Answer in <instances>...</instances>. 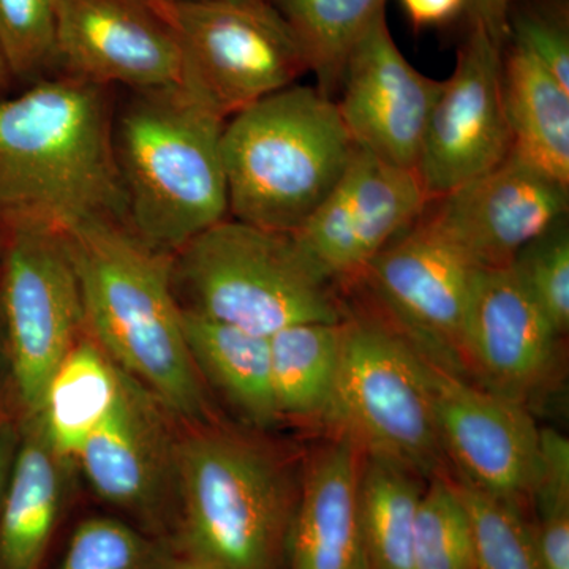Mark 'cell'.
Instances as JSON below:
<instances>
[{
    "instance_id": "cell-1",
    "label": "cell",
    "mask_w": 569,
    "mask_h": 569,
    "mask_svg": "<svg viewBox=\"0 0 569 569\" xmlns=\"http://www.w3.org/2000/svg\"><path fill=\"white\" fill-rule=\"evenodd\" d=\"M126 213L102 86L63 74L0 97V227L67 233Z\"/></svg>"
},
{
    "instance_id": "cell-2",
    "label": "cell",
    "mask_w": 569,
    "mask_h": 569,
    "mask_svg": "<svg viewBox=\"0 0 569 569\" xmlns=\"http://www.w3.org/2000/svg\"><path fill=\"white\" fill-rule=\"evenodd\" d=\"M63 234L97 346L176 415L203 418V387L183 336L171 254L144 244L118 220H92Z\"/></svg>"
},
{
    "instance_id": "cell-3",
    "label": "cell",
    "mask_w": 569,
    "mask_h": 569,
    "mask_svg": "<svg viewBox=\"0 0 569 569\" xmlns=\"http://www.w3.org/2000/svg\"><path fill=\"white\" fill-rule=\"evenodd\" d=\"M227 119L182 86L134 92L114 126L126 213L138 238L173 254L230 213Z\"/></svg>"
},
{
    "instance_id": "cell-4",
    "label": "cell",
    "mask_w": 569,
    "mask_h": 569,
    "mask_svg": "<svg viewBox=\"0 0 569 569\" xmlns=\"http://www.w3.org/2000/svg\"><path fill=\"white\" fill-rule=\"evenodd\" d=\"M336 100L291 84L224 123L228 208L234 220L295 233L323 203L353 157Z\"/></svg>"
},
{
    "instance_id": "cell-5",
    "label": "cell",
    "mask_w": 569,
    "mask_h": 569,
    "mask_svg": "<svg viewBox=\"0 0 569 569\" xmlns=\"http://www.w3.org/2000/svg\"><path fill=\"white\" fill-rule=\"evenodd\" d=\"M181 309L269 337L288 326L340 323L329 282L293 236L224 219L171 254Z\"/></svg>"
},
{
    "instance_id": "cell-6",
    "label": "cell",
    "mask_w": 569,
    "mask_h": 569,
    "mask_svg": "<svg viewBox=\"0 0 569 569\" xmlns=\"http://www.w3.org/2000/svg\"><path fill=\"white\" fill-rule=\"evenodd\" d=\"M174 470L186 563L279 569L296 503L263 449L227 433H200L176 449Z\"/></svg>"
},
{
    "instance_id": "cell-7",
    "label": "cell",
    "mask_w": 569,
    "mask_h": 569,
    "mask_svg": "<svg viewBox=\"0 0 569 569\" xmlns=\"http://www.w3.org/2000/svg\"><path fill=\"white\" fill-rule=\"evenodd\" d=\"M326 421L366 458L436 475L445 452L425 358L391 321H342L339 372Z\"/></svg>"
},
{
    "instance_id": "cell-8",
    "label": "cell",
    "mask_w": 569,
    "mask_h": 569,
    "mask_svg": "<svg viewBox=\"0 0 569 569\" xmlns=\"http://www.w3.org/2000/svg\"><path fill=\"white\" fill-rule=\"evenodd\" d=\"M182 51V88L231 118L309 71L268 0H157Z\"/></svg>"
},
{
    "instance_id": "cell-9",
    "label": "cell",
    "mask_w": 569,
    "mask_h": 569,
    "mask_svg": "<svg viewBox=\"0 0 569 569\" xmlns=\"http://www.w3.org/2000/svg\"><path fill=\"white\" fill-rule=\"evenodd\" d=\"M0 302L14 381L29 417L40 413L56 370L86 328L80 280L66 234L41 224L0 227Z\"/></svg>"
},
{
    "instance_id": "cell-10",
    "label": "cell",
    "mask_w": 569,
    "mask_h": 569,
    "mask_svg": "<svg viewBox=\"0 0 569 569\" xmlns=\"http://www.w3.org/2000/svg\"><path fill=\"white\" fill-rule=\"evenodd\" d=\"M479 271L421 213L370 261L361 279L419 353L462 377L463 323Z\"/></svg>"
},
{
    "instance_id": "cell-11",
    "label": "cell",
    "mask_w": 569,
    "mask_h": 569,
    "mask_svg": "<svg viewBox=\"0 0 569 569\" xmlns=\"http://www.w3.org/2000/svg\"><path fill=\"white\" fill-rule=\"evenodd\" d=\"M417 171L396 167L356 146L331 192L293 236L326 282L361 279L370 261L425 212Z\"/></svg>"
},
{
    "instance_id": "cell-12",
    "label": "cell",
    "mask_w": 569,
    "mask_h": 569,
    "mask_svg": "<svg viewBox=\"0 0 569 569\" xmlns=\"http://www.w3.org/2000/svg\"><path fill=\"white\" fill-rule=\"evenodd\" d=\"M470 28L430 110L415 167L429 200L492 170L512 148L501 89L503 48L478 26Z\"/></svg>"
},
{
    "instance_id": "cell-13",
    "label": "cell",
    "mask_w": 569,
    "mask_h": 569,
    "mask_svg": "<svg viewBox=\"0 0 569 569\" xmlns=\"http://www.w3.org/2000/svg\"><path fill=\"white\" fill-rule=\"evenodd\" d=\"M425 362L441 448L458 468V478L515 505L530 498L541 430L526 406L427 358Z\"/></svg>"
},
{
    "instance_id": "cell-14",
    "label": "cell",
    "mask_w": 569,
    "mask_h": 569,
    "mask_svg": "<svg viewBox=\"0 0 569 569\" xmlns=\"http://www.w3.org/2000/svg\"><path fill=\"white\" fill-rule=\"evenodd\" d=\"M56 62L134 92L182 84V51L157 0H58Z\"/></svg>"
},
{
    "instance_id": "cell-15",
    "label": "cell",
    "mask_w": 569,
    "mask_h": 569,
    "mask_svg": "<svg viewBox=\"0 0 569 569\" xmlns=\"http://www.w3.org/2000/svg\"><path fill=\"white\" fill-rule=\"evenodd\" d=\"M569 187L516 152L445 197L425 217L478 268H507L568 213Z\"/></svg>"
},
{
    "instance_id": "cell-16",
    "label": "cell",
    "mask_w": 569,
    "mask_h": 569,
    "mask_svg": "<svg viewBox=\"0 0 569 569\" xmlns=\"http://www.w3.org/2000/svg\"><path fill=\"white\" fill-rule=\"evenodd\" d=\"M441 84L407 61L385 13L351 51L336 104L358 148L415 170Z\"/></svg>"
},
{
    "instance_id": "cell-17",
    "label": "cell",
    "mask_w": 569,
    "mask_h": 569,
    "mask_svg": "<svg viewBox=\"0 0 569 569\" xmlns=\"http://www.w3.org/2000/svg\"><path fill=\"white\" fill-rule=\"evenodd\" d=\"M556 331L511 266L481 269L468 302L462 356L481 387L523 403L556 365Z\"/></svg>"
},
{
    "instance_id": "cell-18",
    "label": "cell",
    "mask_w": 569,
    "mask_h": 569,
    "mask_svg": "<svg viewBox=\"0 0 569 569\" xmlns=\"http://www.w3.org/2000/svg\"><path fill=\"white\" fill-rule=\"evenodd\" d=\"M361 468V452L343 437L313 458L291 520L290 569H367Z\"/></svg>"
},
{
    "instance_id": "cell-19",
    "label": "cell",
    "mask_w": 569,
    "mask_h": 569,
    "mask_svg": "<svg viewBox=\"0 0 569 569\" xmlns=\"http://www.w3.org/2000/svg\"><path fill=\"white\" fill-rule=\"evenodd\" d=\"M77 459L93 490L110 503L142 509L156 498L164 467L163 432L129 377Z\"/></svg>"
},
{
    "instance_id": "cell-20",
    "label": "cell",
    "mask_w": 569,
    "mask_h": 569,
    "mask_svg": "<svg viewBox=\"0 0 569 569\" xmlns=\"http://www.w3.org/2000/svg\"><path fill=\"white\" fill-rule=\"evenodd\" d=\"M20 441L0 509V569H37L58 522L61 463L40 415Z\"/></svg>"
},
{
    "instance_id": "cell-21",
    "label": "cell",
    "mask_w": 569,
    "mask_h": 569,
    "mask_svg": "<svg viewBox=\"0 0 569 569\" xmlns=\"http://www.w3.org/2000/svg\"><path fill=\"white\" fill-rule=\"evenodd\" d=\"M501 89L511 151L569 187V89L511 41L503 48Z\"/></svg>"
},
{
    "instance_id": "cell-22",
    "label": "cell",
    "mask_w": 569,
    "mask_h": 569,
    "mask_svg": "<svg viewBox=\"0 0 569 569\" xmlns=\"http://www.w3.org/2000/svg\"><path fill=\"white\" fill-rule=\"evenodd\" d=\"M182 329L200 377L208 378L250 425H274L280 417L272 389L269 337L183 309Z\"/></svg>"
},
{
    "instance_id": "cell-23",
    "label": "cell",
    "mask_w": 569,
    "mask_h": 569,
    "mask_svg": "<svg viewBox=\"0 0 569 569\" xmlns=\"http://www.w3.org/2000/svg\"><path fill=\"white\" fill-rule=\"evenodd\" d=\"M123 373L97 343L78 342L56 370L40 418L58 458L77 459L82 445L121 395Z\"/></svg>"
},
{
    "instance_id": "cell-24",
    "label": "cell",
    "mask_w": 569,
    "mask_h": 569,
    "mask_svg": "<svg viewBox=\"0 0 569 569\" xmlns=\"http://www.w3.org/2000/svg\"><path fill=\"white\" fill-rule=\"evenodd\" d=\"M342 321L293 325L269 336L280 418H326L339 372Z\"/></svg>"
},
{
    "instance_id": "cell-25",
    "label": "cell",
    "mask_w": 569,
    "mask_h": 569,
    "mask_svg": "<svg viewBox=\"0 0 569 569\" xmlns=\"http://www.w3.org/2000/svg\"><path fill=\"white\" fill-rule=\"evenodd\" d=\"M288 26L318 89L335 99L351 51L388 0H268Z\"/></svg>"
},
{
    "instance_id": "cell-26",
    "label": "cell",
    "mask_w": 569,
    "mask_h": 569,
    "mask_svg": "<svg viewBox=\"0 0 569 569\" xmlns=\"http://www.w3.org/2000/svg\"><path fill=\"white\" fill-rule=\"evenodd\" d=\"M422 489L413 471L365 458L359 511L367 569H415V523Z\"/></svg>"
},
{
    "instance_id": "cell-27",
    "label": "cell",
    "mask_w": 569,
    "mask_h": 569,
    "mask_svg": "<svg viewBox=\"0 0 569 569\" xmlns=\"http://www.w3.org/2000/svg\"><path fill=\"white\" fill-rule=\"evenodd\" d=\"M415 569H475L473 530L455 479L432 475L415 523Z\"/></svg>"
},
{
    "instance_id": "cell-28",
    "label": "cell",
    "mask_w": 569,
    "mask_h": 569,
    "mask_svg": "<svg viewBox=\"0 0 569 569\" xmlns=\"http://www.w3.org/2000/svg\"><path fill=\"white\" fill-rule=\"evenodd\" d=\"M473 530L475 569H541L533 530L519 505L455 479Z\"/></svg>"
},
{
    "instance_id": "cell-29",
    "label": "cell",
    "mask_w": 569,
    "mask_h": 569,
    "mask_svg": "<svg viewBox=\"0 0 569 569\" xmlns=\"http://www.w3.org/2000/svg\"><path fill=\"white\" fill-rule=\"evenodd\" d=\"M58 0H0V51L13 80H37L56 62Z\"/></svg>"
},
{
    "instance_id": "cell-30",
    "label": "cell",
    "mask_w": 569,
    "mask_h": 569,
    "mask_svg": "<svg viewBox=\"0 0 569 569\" xmlns=\"http://www.w3.org/2000/svg\"><path fill=\"white\" fill-rule=\"evenodd\" d=\"M511 266L560 336L569 329V233L563 220L523 247Z\"/></svg>"
},
{
    "instance_id": "cell-31",
    "label": "cell",
    "mask_w": 569,
    "mask_h": 569,
    "mask_svg": "<svg viewBox=\"0 0 569 569\" xmlns=\"http://www.w3.org/2000/svg\"><path fill=\"white\" fill-rule=\"evenodd\" d=\"M58 569H170L159 549L121 520H84Z\"/></svg>"
},
{
    "instance_id": "cell-32",
    "label": "cell",
    "mask_w": 569,
    "mask_h": 569,
    "mask_svg": "<svg viewBox=\"0 0 569 569\" xmlns=\"http://www.w3.org/2000/svg\"><path fill=\"white\" fill-rule=\"evenodd\" d=\"M508 31V41L529 51L569 89V24L563 2L512 0Z\"/></svg>"
},
{
    "instance_id": "cell-33",
    "label": "cell",
    "mask_w": 569,
    "mask_h": 569,
    "mask_svg": "<svg viewBox=\"0 0 569 569\" xmlns=\"http://www.w3.org/2000/svg\"><path fill=\"white\" fill-rule=\"evenodd\" d=\"M537 507L533 537L541 569H569V498H546Z\"/></svg>"
},
{
    "instance_id": "cell-34",
    "label": "cell",
    "mask_w": 569,
    "mask_h": 569,
    "mask_svg": "<svg viewBox=\"0 0 569 569\" xmlns=\"http://www.w3.org/2000/svg\"><path fill=\"white\" fill-rule=\"evenodd\" d=\"M512 0H467L466 11L470 26H478L490 39L507 47L509 39L508 14Z\"/></svg>"
},
{
    "instance_id": "cell-35",
    "label": "cell",
    "mask_w": 569,
    "mask_h": 569,
    "mask_svg": "<svg viewBox=\"0 0 569 569\" xmlns=\"http://www.w3.org/2000/svg\"><path fill=\"white\" fill-rule=\"evenodd\" d=\"M417 28H436L455 21L466 11L467 0H399Z\"/></svg>"
},
{
    "instance_id": "cell-36",
    "label": "cell",
    "mask_w": 569,
    "mask_h": 569,
    "mask_svg": "<svg viewBox=\"0 0 569 569\" xmlns=\"http://www.w3.org/2000/svg\"><path fill=\"white\" fill-rule=\"evenodd\" d=\"M18 445H20V440H18L17 430L10 425H0V509H2L3 497H6L7 486H9Z\"/></svg>"
},
{
    "instance_id": "cell-37",
    "label": "cell",
    "mask_w": 569,
    "mask_h": 569,
    "mask_svg": "<svg viewBox=\"0 0 569 569\" xmlns=\"http://www.w3.org/2000/svg\"><path fill=\"white\" fill-rule=\"evenodd\" d=\"M11 81H13V74H11L9 63H7L2 51H0V97H6L7 89L10 88Z\"/></svg>"
},
{
    "instance_id": "cell-38",
    "label": "cell",
    "mask_w": 569,
    "mask_h": 569,
    "mask_svg": "<svg viewBox=\"0 0 569 569\" xmlns=\"http://www.w3.org/2000/svg\"><path fill=\"white\" fill-rule=\"evenodd\" d=\"M174 569H203V568L194 567V565L186 563V561H183L181 567H178V568H174Z\"/></svg>"
}]
</instances>
